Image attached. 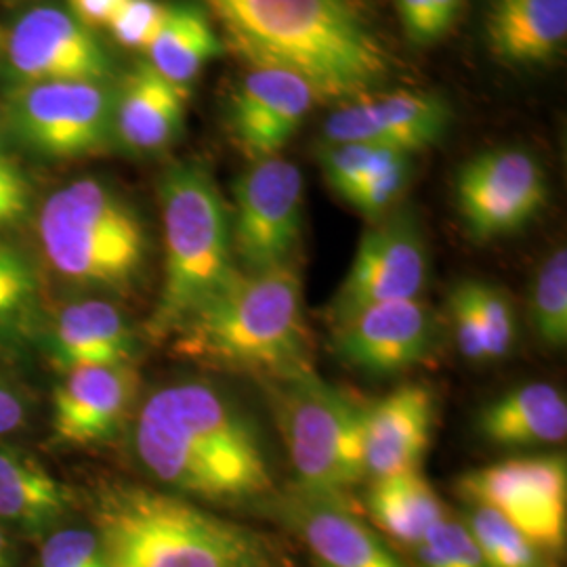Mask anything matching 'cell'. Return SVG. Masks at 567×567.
I'll use <instances>...</instances> for the list:
<instances>
[{"label": "cell", "mask_w": 567, "mask_h": 567, "mask_svg": "<svg viewBox=\"0 0 567 567\" xmlns=\"http://www.w3.org/2000/svg\"><path fill=\"white\" fill-rule=\"evenodd\" d=\"M7 70L13 86L37 82H102L112 63L89 25L70 9L34 7L4 39Z\"/></svg>", "instance_id": "cell-13"}, {"label": "cell", "mask_w": 567, "mask_h": 567, "mask_svg": "<svg viewBox=\"0 0 567 567\" xmlns=\"http://www.w3.org/2000/svg\"><path fill=\"white\" fill-rule=\"evenodd\" d=\"M447 316H450V326H452V332L456 339V347L463 353V358L468 362H475V364L489 362L484 328H482L480 316L475 311V305L468 297L465 280L456 284L450 290Z\"/></svg>", "instance_id": "cell-36"}, {"label": "cell", "mask_w": 567, "mask_h": 567, "mask_svg": "<svg viewBox=\"0 0 567 567\" xmlns=\"http://www.w3.org/2000/svg\"><path fill=\"white\" fill-rule=\"evenodd\" d=\"M484 34L489 53L508 68H540L567 44V0H489Z\"/></svg>", "instance_id": "cell-22"}, {"label": "cell", "mask_w": 567, "mask_h": 567, "mask_svg": "<svg viewBox=\"0 0 567 567\" xmlns=\"http://www.w3.org/2000/svg\"><path fill=\"white\" fill-rule=\"evenodd\" d=\"M74 492L34 456L0 442V524L28 536H44L65 524Z\"/></svg>", "instance_id": "cell-23"}, {"label": "cell", "mask_w": 567, "mask_h": 567, "mask_svg": "<svg viewBox=\"0 0 567 567\" xmlns=\"http://www.w3.org/2000/svg\"><path fill=\"white\" fill-rule=\"evenodd\" d=\"M405 37L416 44H431L442 39L435 21L433 0H395Z\"/></svg>", "instance_id": "cell-38"}, {"label": "cell", "mask_w": 567, "mask_h": 567, "mask_svg": "<svg viewBox=\"0 0 567 567\" xmlns=\"http://www.w3.org/2000/svg\"><path fill=\"white\" fill-rule=\"evenodd\" d=\"M140 337L118 305L82 297L63 305L49 332V353L61 372L84 365L133 364Z\"/></svg>", "instance_id": "cell-21"}, {"label": "cell", "mask_w": 567, "mask_h": 567, "mask_svg": "<svg viewBox=\"0 0 567 567\" xmlns=\"http://www.w3.org/2000/svg\"><path fill=\"white\" fill-rule=\"evenodd\" d=\"M224 51V41L200 2H166L163 25L145 53L166 81L189 89Z\"/></svg>", "instance_id": "cell-25"}, {"label": "cell", "mask_w": 567, "mask_h": 567, "mask_svg": "<svg viewBox=\"0 0 567 567\" xmlns=\"http://www.w3.org/2000/svg\"><path fill=\"white\" fill-rule=\"evenodd\" d=\"M163 288L145 324L154 341L171 339L236 274L229 204L213 173L196 161L173 163L161 177Z\"/></svg>", "instance_id": "cell-5"}, {"label": "cell", "mask_w": 567, "mask_h": 567, "mask_svg": "<svg viewBox=\"0 0 567 567\" xmlns=\"http://www.w3.org/2000/svg\"><path fill=\"white\" fill-rule=\"evenodd\" d=\"M0 567H16V547L11 529L0 524Z\"/></svg>", "instance_id": "cell-41"}, {"label": "cell", "mask_w": 567, "mask_h": 567, "mask_svg": "<svg viewBox=\"0 0 567 567\" xmlns=\"http://www.w3.org/2000/svg\"><path fill=\"white\" fill-rule=\"evenodd\" d=\"M30 182L16 161L0 150V231L20 225L30 213Z\"/></svg>", "instance_id": "cell-37"}, {"label": "cell", "mask_w": 567, "mask_h": 567, "mask_svg": "<svg viewBox=\"0 0 567 567\" xmlns=\"http://www.w3.org/2000/svg\"><path fill=\"white\" fill-rule=\"evenodd\" d=\"M140 393L133 364L84 365L63 372L51 400V426L65 446L112 440L131 419Z\"/></svg>", "instance_id": "cell-17"}, {"label": "cell", "mask_w": 567, "mask_h": 567, "mask_svg": "<svg viewBox=\"0 0 567 567\" xmlns=\"http://www.w3.org/2000/svg\"><path fill=\"white\" fill-rule=\"evenodd\" d=\"M41 284L16 246L0 240V341L18 343L41 328Z\"/></svg>", "instance_id": "cell-27"}, {"label": "cell", "mask_w": 567, "mask_h": 567, "mask_svg": "<svg viewBox=\"0 0 567 567\" xmlns=\"http://www.w3.org/2000/svg\"><path fill=\"white\" fill-rule=\"evenodd\" d=\"M30 402L20 386L0 374V442L28 425Z\"/></svg>", "instance_id": "cell-39"}, {"label": "cell", "mask_w": 567, "mask_h": 567, "mask_svg": "<svg viewBox=\"0 0 567 567\" xmlns=\"http://www.w3.org/2000/svg\"><path fill=\"white\" fill-rule=\"evenodd\" d=\"M316 103L313 89L297 74L248 65L229 102V131L250 161L278 156Z\"/></svg>", "instance_id": "cell-16"}, {"label": "cell", "mask_w": 567, "mask_h": 567, "mask_svg": "<svg viewBox=\"0 0 567 567\" xmlns=\"http://www.w3.org/2000/svg\"><path fill=\"white\" fill-rule=\"evenodd\" d=\"M89 519L110 567H288L271 536L166 489L107 482Z\"/></svg>", "instance_id": "cell-3"}, {"label": "cell", "mask_w": 567, "mask_h": 567, "mask_svg": "<svg viewBox=\"0 0 567 567\" xmlns=\"http://www.w3.org/2000/svg\"><path fill=\"white\" fill-rule=\"evenodd\" d=\"M175 351L194 362L264 383L311 365L297 264L240 271L173 334Z\"/></svg>", "instance_id": "cell-4"}, {"label": "cell", "mask_w": 567, "mask_h": 567, "mask_svg": "<svg viewBox=\"0 0 567 567\" xmlns=\"http://www.w3.org/2000/svg\"><path fill=\"white\" fill-rule=\"evenodd\" d=\"M437 416L429 386L408 383L364 408L365 477L379 480L423 465Z\"/></svg>", "instance_id": "cell-19"}, {"label": "cell", "mask_w": 567, "mask_h": 567, "mask_svg": "<svg viewBox=\"0 0 567 567\" xmlns=\"http://www.w3.org/2000/svg\"><path fill=\"white\" fill-rule=\"evenodd\" d=\"M477 429L501 447L561 444L567 435L564 391L550 383H527L484 405Z\"/></svg>", "instance_id": "cell-24"}, {"label": "cell", "mask_w": 567, "mask_h": 567, "mask_svg": "<svg viewBox=\"0 0 567 567\" xmlns=\"http://www.w3.org/2000/svg\"><path fill=\"white\" fill-rule=\"evenodd\" d=\"M465 286L484 328L489 362L507 358L517 337L515 311L507 292L482 280H465Z\"/></svg>", "instance_id": "cell-31"}, {"label": "cell", "mask_w": 567, "mask_h": 567, "mask_svg": "<svg viewBox=\"0 0 567 567\" xmlns=\"http://www.w3.org/2000/svg\"><path fill=\"white\" fill-rule=\"evenodd\" d=\"M419 567H487L463 522L444 519L416 545Z\"/></svg>", "instance_id": "cell-32"}, {"label": "cell", "mask_w": 567, "mask_h": 567, "mask_svg": "<svg viewBox=\"0 0 567 567\" xmlns=\"http://www.w3.org/2000/svg\"><path fill=\"white\" fill-rule=\"evenodd\" d=\"M42 255L70 286L124 295L142 282L147 231L121 192L97 177L55 189L39 213Z\"/></svg>", "instance_id": "cell-6"}, {"label": "cell", "mask_w": 567, "mask_h": 567, "mask_svg": "<svg viewBox=\"0 0 567 567\" xmlns=\"http://www.w3.org/2000/svg\"><path fill=\"white\" fill-rule=\"evenodd\" d=\"M231 244L240 271L295 264L303 236L305 182L301 168L278 156L250 161L231 185Z\"/></svg>", "instance_id": "cell-8"}, {"label": "cell", "mask_w": 567, "mask_h": 567, "mask_svg": "<svg viewBox=\"0 0 567 567\" xmlns=\"http://www.w3.org/2000/svg\"><path fill=\"white\" fill-rule=\"evenodd\" d=\"M456 492L466 503L498 511L545 553L566 545L567 463L564 454L508 458L466 471Z\"/></svg>", "instance_id": "cell-10"}, {"label": "cell", "mask_w": 567, "mask_h": 567, "mask_svg": "<svg viewBox=\"0 0 567 567\" xmlns=\"http://www.w3.org/2000/svg\"><path fill=\"white\" fill-rule=\"evenodd\" d=\"M4 51V39H2V34H0V53Z\"/></svg>", "instance_id": "cell-42"}, {"label": "cell", "mask_w": 567, "mask_h": 567, "mask_svg": "<svg viewBox=\"0 0 567 567\" xmlns=\"http://www.w3.org/2000/svg\"><path fill=\"white\" fill-rule=\"evenodd\" d=\"M133 456L161 486L215 505L276 496L264 435L221 386L182 379L143 400L131 426Z\"/></svg>", "instance_id": "cell-1"}, {"label": "cell", "mask_w": 567, "mask_h": 567, "mask_svg": "<svg viewBox=\"0 0 567 567\" xmlns=\"http://www.w3.org/2000/svg\"><path fill=\"white\" fill-rule=\"evenodd\" d=\"M267 503L303 540L316 567H405L341 498L292 489L288 496L276 494Z\"/></svg>", "instance_id": "cell-18"}, {"label": "cell", "mask_w": 567, "mask_h": 567, "mask_svg": "<svg viewBox=\"0 0 567 567\" xmlns=\"http://www.w3.org/2000/svg\"><path fill=\"white\" fill-rule=\"evenodd\" d=\"M39 567H110L93 527H53L42 536Z\"/></svg>", "instance_id": "cell-33"}, {"label": "cell", "mask_w": 567, "mask_h": 567, "mask_svg": "<svg viewBox=\"0 0 567 567\" xmlns=\"http://www.w3.org/2000/svg\"><path fill=\"white\" fill-rule=\"evenodd\" d=\"M452 122L450 103L431 91H379L358 102L339 105L324 122V143H368L423 152L446 137Z\"/></svg>", "instance_id": "cell-15"}, {"label": "cell", "mask_w": 567, "mask_h": 567, "mask_svg": "<svg viewBox=\"0 0 567 567\" xmlns=\"http://www.w3.org/2000/svg\"><path fill=\"white\" fill-rule=\"evenodd\" d=\"M463 524L482 550L487 567H550L548 553L536 547L494 508L466 503Z\"/></svg>", "instance_id": "cell-28"}, {"label": "cell", "mask_w": 567, "mask_h": 567, "mask_svg": "<svg viewBox=\"0 0 567 567\" xmlns=\"http://www.w3.org/2000/svg\"><path fill=\"white\" fill-rule=\"evenodd\" d=\"M114 95L102 82H37L13 86L7 122L44 158H82L112 140Z\"/></svg>", "instance_id": "cell-9"}, {"label": "cell", "mask_w": 567, "mask_h": 567, "mask_svg": "<svg viewBox=\"0 0 567 567\" xmlns=\"http://www.w3.org/2000/svg\"><path fill=\"white\" fill-rule=\"evenodd\" d=\"M0 143H2V131H0Z\"/></svg>", "instance_id": "cell-43"}, {"label": "cell", "mask_w": 567, "mask_h": 567, "mask_svg": "<svg viewBox=\"0 0 567 567\" xmlns=\"http://www.w3.org/2000/svg\"><path fill=\"white\" fill-rule=\"evenodd\" d=\"M410 173V154L379 145L374 163L370 166L364 182L358 185V189L349 198V204L368 219L379 221L381 217L389 215L395 203L404 196Z\"/></svg>", "instance_id": "cell-30"}, {"label": "cell", "mask_w": 567, "mask_h": 567, "mask_svg": "<svg viewBox=\"0 0 567 567\" xmlns=\"http://www.w3.org/2000/svg\"><path fill=\"white\" fill-rule=\"evenodd\" d=\"M429 250L416 215L389 213L365 231L353 264L328 305L330 326L370 305L421 299L429 282Z\"/></svg>", "instance_id": "cell-12"}, {"label": "cell", "mask_w": 567, "mask_h": 567, "mask_svg": "<svg viewBox=\"0 0 567 567\" xmlns=\"http://www.w3.org/2000/svg\"><path fill=\"white\" fill-rule=\"evenodd\" d=\"M365 508L386 536L410 547L446 519V507L421 468L372 480Z\"/></svg>", "instance_id": "cell-26"}, {"label": "cell", "mask_w": 567, "mask_h": 567, "mask_svg": "<svg viewBox=\"0 0 567 567\" xmlns=\"http://www.w3.org/2000/svg\"><path fill=\"white\" fill-rule=\"evenodd\" d=\"M189 89L166 81L140 61L122 81L112 103V137L135 156H154L179 140Z\"/></svg>", "instance_id": "cell-20"}, {"label": "cell", "mask_w": 567, "mask_h": 567, "mask_svg": "<svg viewBox=\"0 0 567 567\" xmlns=\"http://www.w3.org/2000/svg\"><path fill=\"white\" fill-rule=\"evenodd\" d=\"M297 489L344 501L365 480L364 402L313 368L264 383Z\"/></svg>", "instance_id": "cell-7"}, {"label": "cell", "mask_w": 567, "mask_h": 567, "mask_svg": "<svg viewBox=\"0 0 567 567\" xmlns=\"http://www.w3.org/2000/svg\"><path fill=\"white\" fill-rule=\"evenodd\" d=\"M68 2H70V13L93 30L102 25L107 28V23L121 11L126 0H68Z\"/></svg>", "instance_id": "cell-40"}, {"label": "cell", "mask_w": 567, "mask_h": 567, "mask_svg": "<svg viewBox=\"0 0 567 567\" xmlns=\"http://www.w3.org/2000/svg\"><path fill=\"white\" fill-rule=\"evenodd\" d=\"M377 150L379 145L368 143H324L320 147V166L326 183L344 203H349L358 185L364 182L377 158Z\"/></svg>", "instance_id": "cell-34"}, {"label": "cell", "mask_w": 567, "mask_h": 567, "mask_svg": "<svg viewBox=\"0 0 567 567\" xmlns=\"http://www.w3.org/2000/svg\"><path fill=\"white\" fill-rule=\"evenodd\" d=\"M164 13L166 2L161 0H126L107 23V30L124 49L147 51L163 25Z\"/></svg>", "instance_id": "cell-35"}, {"label": "cell", "mask_w": 567, "mask_h": 567, "mask_svg": "<svg viewBox=\"0 0 567 567\" xmlns=\"http://www.w3.org/2000/svg\"><path fill=\"white\" fill-rule=\"evenodd\" d=\"M454 198L473 240H498L524 229L545 208L547 173L524 147H494L458 168Z\"/></svg>", "instance_id": "cell-11"}, {"label": "cell", "mask_w": 567, "mask_h": 567, "mask_svg": "<svg viewBox=\"0 0 567 567\" xmlns=\"http://www.w3.org/2000/svg\"><path fill=\"white\" fill-rule=\"evenodd\" d=\"M246 65L303 79L318 103L358 102L385 89L395 58L358 0H200Z\"/></svg>", "instance_id": "cell-2"}, {"label": "cell", "mask_w": 567, "mask_h": 567, "mask_svg": "<svg viewBox=\"0 0 567 567\" xmlns=\"http://www.w3.org/2000/svg\"><path fill=\"white\" fill-rule=\"evenodd\" d=\"M532 324L543 343L559 349L567 343V252L557 248L538 267L532 288Z\"/></svg>", "instance_id": "cell-29"}, {"label": "cell", "mask_w": 567, "mask_h": 567, "mask_svg": "<svg viewBox=\"0 0 567 567\" xmlns=\"http://www.w3.org/2000/svg\"><path fill=\"white\" fill-rule=\"evenodd\" d=\"M339 358L374 377L423 364L437 344V318L421 299L370 305L332 326Z\"/></svg>", "instance_id": "cell-14"}]
</instances>
